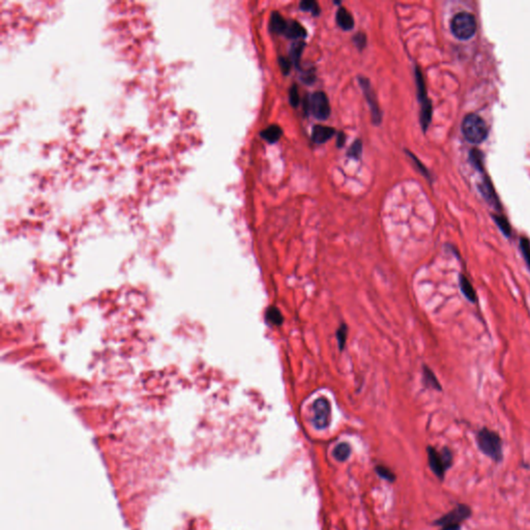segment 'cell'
<instances>
[{
  "label": "cell",
  "mask_w": 530,
  "mask_h": 530,
  "mask_svg": "<svg viewBox=\"0 0 530 530\" xmlns=\"http://www.w3.org/2000/svg\"><path fill=\"white\" fill-rule=\"evenodd\" d=\"M477 443L479 449L492 461L499 463L503 460L502 440L496 432L483 428L477 435Z\"/></svg>",
  "instance_id": "1"
},
{
  "label": "cell",
  "mask_w": 530,
  "mask_h": 530,
  "mask_svg": "<svg viewBox=\"0 0 530 530\" xmlns=\"http://www.w3.org/2000/svg\"><path fill=\"white\" fill-rule=\"evenodd\" d=\"M462 133L472 144H480L488 137V126L485 120L477 114L467 115L462 122Z\"/></svg>",
  "instance_id": "2"
},
{
  "label": "cell",
  "mask_w": 530,
  "mask_h": 530,
  "mask_svg": "<svg viewBox=\"0 0 530 530\" xmlns=\"http://www.w3.org/2000/svg\"><path fill=\"white\" fill-rule=\"evenodd\" d=\"M472 511L467 504H458L444 516L435 521L439 530H461L462 524L471 517Z\"/></svg>",
  "instance_id": "3"
},
{
  "label": "cell",
  "mask_w": 530,
  "mask_h": 530,
  "mask_svg": "<svg viewBox=\"0 0 530 530\" xmlns=\"http://www.w3.org/2000/svg\"><path fill=\"white\" fill-rule=\"evenodd\" d=\"M450 29L457 39L466 41L471 39L477 31V21L472 14L461 12L453 16L450 22Z\"/></svg>",
  "instance_id": "4"
},
{
  "label": "cell",
  "mask_w": 530,
  "mask_h": 530,
  "mask_svg": "<svg viewBox=\"0 0 530 530\" xmlns=\"http://www.w3.org/2000/svg\"><path fill=\"white\" fill-rule=\"evenodd\" d=\"M427 450L430 468L438 479L443 480L446 471L452 465L451 451L447 447H444L441 450H437L432 446H429Z\"/></svg>",
  "instance_id": "5"
},
{
  "label": "cell",
  "mask_w": 530,
  "mask_h": 530,
  "mask_svg": "<svg viewBox=\"0 0 530 530\" xmlns=\"http://www.w3.org/2000/svg\"><path fill=\"white\" fill-rule=\"evenodd\" d=\"M307 109L315 118L320 120H325L331 115L330 102L322 91H317L309 97Z\"/></svg>",
  "instance_id": "6"
},
{
  "label": "cell",
  "mask_w": 530,
  "mask_h": 530,
  "mask_svg": "<svg viewBox=\"0 0 530 530\" xmlns=\"http://www.w3.org/2000/svg\"><path fill=\"white\" fill-rule=\"evenodd\" d=\"M313 424L317 429H325L330 424L331 404L326 399H317L312 406Z\"/></svg>",
  "instance_id": "7"
},
{
  "label": "cell",
  "mask_w": 530,
  "mask_h": 530,
  "mask_svg": "<svg viewBox=\"0 0 530 530\" xmlns=\"http://www.w3.org/2000/svg\"><path fill=\"white\" fill-rule=\"evenodd\" d=\"M359 84H360V86H361V88L363 90L364 96H365V98H367V101H368L369 106L371 108L373 121L376 124H378L380 122V120H381V112H380V109H379V106H378L376 95H375V93H374L372 87H371L370 81L367 78L360 77L359 78Z\"/></svg>",
  "instance_id": "8"
},
{
  "label": "cell",
  "mask_w": 530,
  "mask_h": 530,
  "mask_svg": "<svg viewBox=\"0 0 530 530\" xmlns=\"http://www.w3.org/2000/svg\"><path fill=\"white\" fill-rule=\"evenodd\" d=\"M336 135V130L334 127L325 126V125H316L313 129L312 139L317 144L325 143L327 140L332 139Z\"/></svg>",
  "instance_id": "9"
},
{
  "label": "cell",
  "mask_w": 530,
  "mask_h": 530,
  "mask_svg": "<svg viewBox=\"0 0 530 530\" xmlns=\"http://www.w3.org/2000/svg\"><path fill=\"white\" fill-rule=\"evenodd\" d=\"M337 23L343 30H351L354 26L352 15L345 8H340L337 12Z\"/></svg>",
  "instance_id": "10"
},
{
  "label": "cell",
  "mask_w": 530,
  "mask_h": 530,
  "mask_svg": "<svg viewBox=\"0 0 530 530\" xmlns=\"http://www.w3.org/2000/svg\"><path fill=\"white\" fill-rule=\"evenodd\" d=\"M284 34L287 36V38L292 39V40L300 39L306 36V29L298 22L291 21V22H288L287 28Z\"/></svg>",
  "instance_id": "11"
},
{
  "label": "cell",
  "mask_w": 530,
  "mask_h": 530,
  "mask_svg": "<svg viewBox=\"0 0 530 530\" xmlns=\"http://www.w3.org/2000/svg\"><path fill=\"white\" fill-rule=\"evenodd\" d=\"M288 22L284 20V18L279 13H273L270 18V23L269 28L272 32H276L278 34L284 33L287 28Z\"/></svg>",
  "instance_id": "12"
},
{
  "label": "cell",
  "mask_w": 530,
  "mask_h": 530,
  "mask_svg": "<svg viewBox=\"0 0 530 530\" xmlns=\"http://www.w3.org/2000/svg\"><path fill=\"white\" fill-rule=\"evenodd\" d=\"M260 136L268 143H276L282 136V130L279 125H270L260 133Z\"/></svg>",
  "instance_id": "13"
},
{
  "label": "cell",
  "mask_w": 530,
  "mask_h": 530,
  "mask_svg": "<svg viewBox=\"0 0 530 530\" xmlns=\"http://www.w3.org/2000/svg\"><path fill=\"white\" fill-rule=\"evenodd\" d=\"M460 288H461V290L463 292V294L465 295V297L468 300H470L472 302H474L475 300H477V293H475L474 288L472 287V285L469 282V280L463 275L460 276Z\"/></svg>",
  "instance_id": "14"
},
{
  "label": "cell",
  "mask_w": 530,
  "mask_h": 530,
  "mask_svg": "<svg viewBox=\"0 0 530 530\" xmlns=\"http://www.w3.org/2000/svg\"><path fill=\"white\" fill-rule=\"evenodd\" d=\"M304 48H305V43L302 41L295 42V43H293V45L291 46V50H290L291 61L293 62L296 66L299 65V60H300V57H301Z\"/></svg>",
  "instance_id": "15"
},
{
  "label": "cell",
  "mask_w": 530,
  "mask_h": 530,
  "mask_svg": "<svg viewBox=\"0 0 530 530\" xmlns=\"http://www.w3.org/2000/svg\"><path fill=\"white\" fill-rule=\"evenodd\" d=\"M422 103H423V106H422V112H420V122H422V126L424 127V130H426L431 120L432 106H431V103L428 101V99Z\"/></svg>",
  "instance_id": "16"
},
{
  "label": "cell",
  "mask_w": 530,
  "mask_h": 530,
  "mask_svg": "<svg viewBox=\"0 0 530 530\" xmlns=\"http://www.w3.org/2000/svg\"><path fill=\"white\" fill-rule=\"evenodd\" d=\"M350 452H351V448H350L349 444L340 443V444H338L336 446L335 451H334V456H335V458L338 461L343 462V461H346L347 459L349 458Z\"/></svg>",
  "instance_id": "17"
},
{
  "label": "cell",
  "mask_w": 530,
  "mask_h": 530,
  "mask_svg": "<svg viewBox=\"0 0 530 530\" xmlns=\"http://www.w3.org/2000/svg\"><path fill=\"white\" fill-rule=\"evenodd\" d=\"M266 320L273 325H281L283 323V316L280 310L276 307H270L266 311Z\"/></svg>",
  "instance_id": "18"
},
{
  "label": "cell",
  "mask_w": 530,
  "mask_h": 530,
  "mask_svg": "<svg viewBox=\"0 0 530 530\" xmlns=\"http://www.w3.org/2000/svg\"><path fill=\"white\" fill-rule=\"evenodd\" d=\"M424 380L427 387H430L435 390H440L439 382H438L437 378L429 368L424 369Z\"/></svg>",
  "instance_id": "19"
},
{
  "label": "cell",
  "mask_w": 530,
  "mask_h": 530,
  "mask_svg": "<svg viewBox=\"0 0 530 530\" xmlns=\"http://www.w3.org/2000/svg\"><path fill=\"white\" fill-rule=\"evenodd\" d=\"M299 8L301 11L310 12V13H312L314 16H317L320 13V8L318 4L316 2H312V0H305V2H301L299 5Z\"/></svg>",
  "instance_id": "20"
},
{
  "label": "cell",
  "mask_w": 530,
  "mask_h": 530,
  "mask_svg": "<svg viewBox=\"0 0 530 530\" xmlns=\"http://www.w3.org/2000/svg\"><path fill=\"white\" fill-rule=\"evenodd\" d=\"M361 152H362V144H361V141L360 140H356L351 146L350 148L348 150V156L350 158H353V159H359L360 156H361Z\"/></svg>",
  "instance_id": "21"
},
{
  "label": "cell",
  "mask_w": 530,
  "mask_h": 530,
  "mask_svg": "<svg viewBox=\"0 0 530 530\" xmlns=\"http://www.w3.org/2000/svg\"><path fill=\"white\" fill-rule=\"evenodd\" d=\"M346 339H347V327H346V325L343 324V325L340 326V328L337 331V340H338V344H339V347H340L341 350L345 347Z\"/></svg>",
  "instance_id": "22"
},
{
  "label": "cell",
  "mask_w": 530,
  "mask_h": 530,
  "mask_svg": "<svg viewBox=\"0 0 530 530\" xmlns=\"http://www.w3.org/2000/svg\"><path fill=\"white\" fill-rule=\"evenodd\" d=\"M521 250L528 266L530 267V243L526 239L521 240Z\"/></svg>",
  "instance_id": "23"
},
{
  "label": "cell",
  "mask_w": 530,
  "mask_h": 530,
  "mask_svg": "<svg viewBox=\"0 0 530 530\" xmlns=\"http://www.w3.org/2000/svg\"><path fill=\"white\" fill-rule=\"evenodd\" d=\"M290 103L291 105L293 107H297L298 103H299V96H298V90H297V86L296 85H293L291 87L290 89Z\"/></svg>",
  "instance_id": "24"
},
{
  "label": "cell",
  "mask_w": 530,
  "mask_h": 530,
  "mask_svg": "<svg viewBox=\"0 0 530 530\" xmlns=\"http://www.w3.org/2000/svg\"><path fill=\"white\" fill-rule=\"evenodd\" d=\"M353 42L356 45V47L359 50H361L364 48L365 45H367V36H365L362 32H358L353 38Z\"/></svg>",
  "instance_id": "25"
},
{
  "label": "cell",
  "mask_w": 530,
  "mask_h": 530,
  "mask_svg": "<svg viewBox=\"0 0 530 530\" xmlns=\"http://www.w3.org/2000/svg\"><path fill=\"white\" fill-rule=\"evenodd\" d=\"M495 221H496L497 225L499 226V228L502 230V232L505 235L508 236L510 234V227H509V225H508V223H507V221L505 220V218L497 216V217H495Z\"/></svg>",
  "instance_id": "26"
},
{
  "label": "cell",
  "mask_w": 530,
  "mask_h": 530,
  "mask_svg": "<svg viewBox=\"0 0 530 530\" xmlns=\"http://www.w3.org/2000/svg\"><path fill=\"white\" fill-rule=\"evenodd\" d=\"M279 64L283 70L284 74H288L289 70H290V66H291V63L288 59L284 58V57H280L279 59Z\"/></svg>",
  "instance_id": "27"
},
{
  "label": "cell",
  "mask_w": 530,
  "mask_h": 530,
  "mask_svg": "<svg viewBox=\"0 0 530 530\" xmlns=\"http://www.w3.org/2000/svg\"><path fill=\"white\" fill-rule=\"evenodd\" d=\"M345 134L343 132H340L337 136V146L338 147H342V146L345 144Z\"/></svg>",
  "instance_id": "28"
}]
</instances>
